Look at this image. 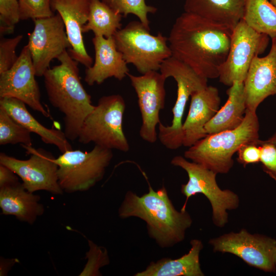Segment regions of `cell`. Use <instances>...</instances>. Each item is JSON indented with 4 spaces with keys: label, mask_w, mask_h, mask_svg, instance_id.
<instances>
[{
    "label": "cell",
    "mask_w": 276,
    "mask_h": 276,
    "mask_svg": "<svg viewBox=\"0 0 276 276\" xmlns=\"http://www.w3.org/2000/svg\"><path fill=\"white\" fill-rule=\"evenodd\" d=\"M226 94V103L204 127L208 135L235 129L244 120L246 106L243 82H234Z\"/></svg>",
    "instance_id": "cell-23"
},
{
    "label": "cell",
    "mask_w": 276,
    "mask_h": 276,
    "mask_svg": "<svg viewBox=\"0 0 276 276\" xmlns=\"http://www.w3.org/2000/svg\"><path fill=\"white\" fill-rule=\"evenodd\" d=\"M189 251L176 259L163 258L151 262L145 270L135 276H203L199 262L200 251L203 247L201 241L192 240Z\"/></svg>",
    "instance_id": "cell-24"
},
{
    "label": "cell",
    "mask_w": 276,
    "mask_h": 276,
    "mask_svg": "<svg viewBox=\"0 0 276 276\" xmlns=\"http://www.w3.org/2000/svg\"><path fill=\"white\" fill-rule=\"evenodd\" d=\"M242 19L257 32L276 37V9L269 0H246Z\"/></svg>",
    "instance_id": "cell-26"
},
{
    "label": "cell",
    "mask_w": 276,
    "mask_h": 276,
    "mask_svg": "<svg viewBox=\"0 0 276 276\" xmlns=\"http://www.w3.org/2000/svg\"><path fill=\"white\" fill-rule=\"evenodd\" d=\"M31 132L0 107V145L16 144L32 146Z\"/></svg>",
    "instance_id": "cell-27"
},
{
    "label": "cell",
    "mask_w": 276,
    "mask_h": 276,
    "mask_svg": "<svg viewBox=\"0 0 276 276\" xmlns=\"http://www.w3.org/2000/svg\"><path fill=\"white\" fill-rule=\"evenodd\" d=\"M213 251L233 254L248 265L266 272L276 270V240L243 228L211 239Z\"/></svg>",
    "instance_id": "cell-11"
},
{
    "label": "cell",
    "mask_w": 276,
    "mask_h": 276,
    "mask_svg": "<svg viewBox=\"0 0 276 276\" xmlns=\"http://www.w3.org/2000/svg\"><path fill=\"white\" fill-rule=\"evenodd\" d=\"M22 38V35L10 38L1 37L0 74L9 70L17 61L18 56L16 54V49Z\"/></svg>",
    "instance_id": "cell-32"
},
{
    "label": "cell",
    "mask_w": 276,
    "mask_h": 276,
    "mask_svg": "<svg viewBox=\"0 0 276 276\" xmlns=\"http://www.w3.org/2000/svg\"><path fill=\"white\" fill-rule=\"evenodd\" d=\"M259 130L256 111L246 109L240 126L232 130L207 135L189 147L184 157L217 174L227 173L234 165V154L242 145L248 143L257 145Z\"/></svg>",
    "instance_id": "cell-4"
},
{
    "label": "cell",
    "mask_w": 276,
    "mask_h": 276,
    "mask_svg": "<svg viewBox=\"0 0 276 276\" xmlns=\"http://www.w3.org/2000/svg\"><path fill=\"white\" fill-rule=\"evenodd\" d=\"M17 175L7 167L0 164V188L19 182Z\"/></svg>",
    "instance_id": "cell-35"
},
{
    "label": "cell",
    "mask_w": 276,
    "mask_h": 276,
    "mask_svg": "<svg viewBox=\"0 0 276 276\" xmlns=\"http://www.w3.org/2000/svg\"><path fill=\"white\" fill-rule=\"evenodd\" d=\"M238 162L245 167L249 164L260 162L261 149L260 146L254 143L242 145L237 151Z\"/></svg>",
    "instance_id": "cell-34"
},
{
    "label": "cell",
    "mask_w": 276,
    "mask_h": 276,
    "mask_svg": "<svg viewBox=\"0 0 276 276\" xmlns=\"http://www.w3.org/2000/svg\"><path fill=\"white\" fill-rule=\"evenodd\" d=\"M90 0H51L52 10L58 13L64 24L71 48L68 52L78 63L90 67L93 59L87 52L82 36L87 21Z\"/></svg>",
    "instance_id": "cell-16"
},
{
    "label": "cell",
    "mask_w": 276,
    "mask_h": 276,
    "mask_svg": "<svg viewBox=\"0 0 276 276\" xmlns=\"http://www.w3.org/2000/svg\"><path fill=\"white\" fill-rule=\"evenodd\" d=\"M159 71L166 79L172 77L177 83V98L172 109V123L165 126L160 122L158 125V138L160 143L167 148L175 150L182 146V118L189 98L194 93L205 88L208 79L172 56L162 63Z\"/></svg>",
    "instance_id": "cell-8"
},
{
    "label": "cell",
    "mask_w": 276,
    "mask_h": 276,
    "mask_svg": "<svg viewBox=\"0 0 276 276\" xmlns=\"http://www.w3.org/2000/svg\"><path fill=\"white\" fill-rule=\"evenodd\" d=\"M257 144L261 149L260 162L263 170L276 181V146L260 140Z\"/></svg>",
    "instance_id": "cell-33"
},
{
    "label": "cell",
    "mask_w": 276,
    "mask_h": 276,
    "mask_svg": "<svg viewBox=\"0 0 276 276\" xmlns=\"http://www.w3.org/2000/svg\"><path fill=\"white\" fill-rule=\"evenodd\" d=\"M122 218L136 217L144 220L150 237L162 247L182 241L192 219L186 210L177 211L163 187L157 191L149 186V192L139 196L131 191L125 195L119 209Z\"/></svg>",
    "instance_id": "cell-2"
},
{
    "label": "cell",
    "mask_w": 276,
    "mask_h": 276,
    "mask_svg": "<svg viewBox=\"0 0 276 276\" xmlns=\"http://www.w3.org/2000/svg\"><path fill=\"white\" fill-rule=\"evenodd\" d=\"M20 20L48 17L54 15L51 0H18Z\"/></svg>",
    "instance_id": "cell-30"
},
{
    "label": "cell",
    "mask_w": 276,
    "mask_h": 276,
    "mask_svg": "<svg viewBox=\"0 0 276 276\" xmlns=\"http://www.w3.org/2000/svg\"><path fill=\"white\" fill-rule=\"evenodd\" d=\"M264 142L271 143L276 146V132L268 140L264 141Z\"/></svg>",
    "instance_id": "cell-37"
},
{
    "label": "cell",
    "mask_w": 276,
    "mask_h": 276,
    "mask_svg": "<svg viewBox=\"0 0 276 276\" xmlns=\"http://www.w3.org/2000/svg\"><path fill=\"white\" fill-rule=\"evenodd\" d=\"M268 54L253 59L243 82L246 109L256 111L270 96L276 95V37Z\"/></svg>",
    "instance_id": "cell-17"
},
{
    "label": "cell",
    "mask_w": 276,
    "mask_h": 276,
    "mask_svg": "<svg viewBox=\"0 0 276 276\" xmlns=\"http://www.w3.org/2000/svg\"><path fill=\"white\" fill-rule=\"evenodd\" d=\"M171 164L185 170L189 177L187 183L181 185V193L186 197L181 210H186V203L190 197L201 193L211 204L214 224L219 227H224L228 222L227 211L236 210L239 205L238 195L230 190L221 189L216 181L217 174L201 164L189 162L180 155L174 156Z\"/></svg>",
    "instance_id": "cell-9"
},
{
    "label": "cell",
    "mask_w": 276,
    "mask_h": 276,
    "mask_svg": "<svg viewBox=\"0 0 276 276\" xmlns=\"http://www.w3.org/2000/svg\"><path fill=\"white\" fill-rule=\"evenodd\" d=\"M111 149L95 145L89 152L70 150L54 159L60 186L67 193L85 191L101 180L113 157Z\"/></svg>",
    "instance_id": "cell-7"
},
{
    "label": "cell",
    "mask_w": 276,
    "mask_h": 276,
    "mask_svg": "<svg viewBox=\"0 0 276 276\" xmlns=\"http://www.w3.org/2000/svg\"><path fill=\"white\" fill-rule=\"evenodd\" d=\"M17 262L15 259H1L0 275H6L11 267Z\"/></svg>",
    "instance_id": "cell-36"
},
{
    "label": "cell",
    "mask_w": 276,
    "mask_h": 276,
    "mask_svg": "<svg viewBox=\"0 0 276 276\" xmlns=\"http://www.w3.org/2000/svg\"><path fill=\"white\" fill-rule=\"evenodd\" d=\"M140 21H132L113 36L117 48L127 64L141 74L159 70L162 63L172 56L168 38L160 33L153 35Z\"/></svg>",
    "instance_id": "cell-6"
},
{
    "label": "cell",
    "mask_w": 276,
    "mask_h": 276,
    "mask_svg": "<svg viewBox=\"0 0 276 276\" xmlns=\"http://www.w3.org/2000/svg\"><path fill=\"white\" fill-rule=\"evenodd\" d=\"M28 44L24 46L15 63L0 74V98L12 97L24 102L34 110L50 118L41 103L40 91Z\"/></svg>",
    "instance_id": "cell-15"
},
{
    "label": "cell",
    "mask_w": 276,
    "mask_h": 276,
    "mask_svg": "<svg viewBox=\"0 0 276 276\" xmlns=\"http://www.w3.org/2000/svg\"><path fill=\"white\" fill-rule=\"evenodd\" d=\"M232 32L228 28L184 12L176 19L168 37L172 56L207 79L218 78L228 53Z\"/></svg>",
    "instance_id": "cell-1"
},
{
    "label": "cell",
    "mask_w": 276,
    "mask_h": 276,
    "mask_svg": "<svg viewBox=\"0 0 276 276\" xmlns=\"http://www.w3.org/2000/svg\"><path fill=\"white\" fill-rule=\"evenodd\" d=\"M26 105L24 102L15 98H0V107L31 133L38 135L43 142L55 145L61 153L73 149L64 132L48 128L42 125L30 113Z\"/></svg>",
    "instance_id": "cell-22"
},
{
    "label": "cell",
    "mask_w": 276,
    "mask_h": 276,
    "mask_svg": "<svg viewBox=\"0 0 276 276\" xmlns=\"http://www.w3.org/2000/svg\"><path fill=\"white\" fill-rule=\"evenodd\" d=\"M20 20L18 0H0L1 37L13 33Z\"/></svg>",
    "instance_id": "cell-29"
},
{
    "label": "cell",
    "mask_w": 276,
    "mask_h": 276,
    "mask_svg": "<svg viewBox=\"0 0 276 276\" xmlns=\"http://www.w3.org/2000/svg\"><path fill=\"white\" fill-rule=\"evenodd\" d=\"M127 76L136 94L141 114L140 135L144 141L154 143L158 137L156 128L160 122L159 112L165 107L166 78L156 71L139 76L128 73Z\"/></svg>",
    "instance_id": "cell-14"
},
{
    "label": "cell",
    "mask_w": 276,
    "mask_h": 276,
    "mask_svg": "<svg viewBox=\"0 0 276 276\" xmlns=\"http://www.w3.org/2000/svg\"><path fill=\"white\" fill-rule=\"evenodd\" d=\"M246 0H185V12L232 30L243 18Z\"/></svg>",
    "instance_id": "cell-21"
},
{
    "label": "cell",
    "mask_w": 276,
    "mask_h": 276,
    "mask_svg": "<svg viewBox=\"0 0 276 276\" xmlns=\"http://www.w3.org/2000/svg\"><path fill=\"white\" fill-rule=\"evenodd\" d=\"M125 108V100L120 95L101 97L83 123L78 137L79 143L93 142L111 150L128 151L130 146L123 129Z\"/></svg>",
    "instance_id": "cell-5"
},
{
    "label": "cell",
    "mask_w": 276,
    "mask_h": 276,
    "mask_svg": "<svg viewBox=\"0 0 276 276\" xmlns=\"http://www.w3.org/2000/svg\"><path fill=\"white\" fill-rule=\"evenodd\" d=\"M39 195L27 190L19 182L0 188L2 214L12 215L19 221L33 224L44 212Z\"/></svg>",
    "instance_id": "cell-20"
},
{
    "label": "cell",
    "mask_w": 276,
    "mask_h": 276,
    "mask_svg": "<svg viewBox=\"0 0 276 276\" xmlns=\"http://www.w3.org/2000/svg\"><path fill=\"white\" fill-rule=\"evenodd\" d=\"M57 59L60 64L49 68L43 75L44 86L50 103L64 114L66 137L74 141L95 106L81 83L78 62L67 50Z\"/></svg>",
    "instance_id": "cell-3"
},
{
    "label": "cell",
    "mask_w": 276,
    "mask_h": 276,
    "mask_svg": "<svg viewBox=\"0 0 276 276\" xmlns=\"http://www.w3.org/2000/svg\"><path fill=\"white\" fill-rule=\"evenodd\" d=\"M122 17L101 0H90L88 19L83 33L92 31L95 36H113L121 29Z\"/></svg>",
    "instance_id": "cell-25"
},
{
    "label": "cell",
    "mask_w": 276,
    "mask_h": 276,
    "mask_svg": "<svg viewBox=\"0 0 276 276\" xmlns=\"http://www.w3.org/2000/svg\"><path fill=\"white\" fill-rule=\"evenodd\" d=\"M220 102L218 89L212 86L191 95L189 112L182 124V146L190 147L208 135L204 127L219 109Z\"/></svg>",
    "instance_id": "cell-18"
},
{
    "label": "cell",
    "mask_w": 276,
    "mask_h": 276,
    "mask_svg": "<svg viewBox=\"0 0 276 276\" xmlns=\"http://www.w3.org/2000/svg\"><path fill=\"white\" fill-rule=\"evenodd\" d=\"M21 146L30 154L28 159H19L2 152L0 164L12 170L20 178L24 188L31 193L44 190L53 194H62L63 191L58 181V166L53 156L43 149Z\"/></svg>",
    "instance_id": "cell-12"
},
{
    "label": "cell",
    "mask_w": 276,
    "mask_h": 276,
    "mask_svg": "<svg viewBox=\"0 0 276 276\" xmlns=\"http://www.w3.org/2000/svg\"><path fill=\"white\" fill-rule=\"evenodd\" d=\"M33 21L34 29L29 34L27 44L36 76L41 77L50 68L51 62L71 49V45L64 24L58 13Z\"/></svg>",
    "instance_id": "cell-13"
},
{
    "label": "cell",
    "mask_w": 276,
    "mask_h": 276,
    "mask_svg": "<svg viewBox=\"0 0 276 276\" xmlns=\"http://www.w3.org/2000/svg\"><path fill=\"white\" fill-rule=\"evenodd\" d=\"M89 250L86 254L87 262L79 275H100L99 268L109 263L106 249H102L92 241L88 240Z\"/></svg>",
    "instance_id": "cell-31"
},
{
    "label": "cell",
    "mask_w": 276,
    "mask_h": 276,
    "mask_svg": "<svg viewBox=\"0 0 276 276\" xmlns=\"http://www.w3.org/2000/svg\"><path fill=\"white\" fill-rule=\"evenodd\" d=\"M113 10L121 14L123 17L129 14L135 15L148 29L150 21L148 13H155L157 8L148 5L145 0H101Z\"/></svg>",
    "instance_id": "cell-28"
},
{
    "label": "cell",
    "mask_w": 276,
    "mask_h": 276,
    "mask_svg": "<svg viewBox=\"0 0 276 276\" xmlns=\"http://www.w3.org/2000/svg\"><path fill=\"white\" fill-rule=\"evenodd\" d=\"M269 37L240 20L233 30L227 56L219 69V81L228 86L243 82L254 57L267 48Z\"/></svg>",
    "instance_id": "cell-10"
},
{
    "label": "cell",
    "mask_w": 276,
    "mask_h": 276,
    "mask_svg": "<svg viewBox=\"0 0 276 276\" xmlns=\"http://www.w3.org/2000/svg\"><path fill=\"white\" fill-rule=\"evenodd\" d=\"M95 62L85 71L84 81L90 86L101 84L109 78L122 80L129 73L127 63L118 51L113 36H95L92 39Z\"/></svg>",
    "instance_id": "cell-19"
},
{
    "label": "cell",
    "mask_w": 276,
    "mask_h": 276,
    "mask_svg": "<svg viewBox=\"0 0 276 276\" xmlns=\"http://www.w3.org/2000/svg\"><path fill=\"white\" fill-rule=\"evenodd\" d=\"M269 1L276 9V0H269Z\"/></svg>",
    "instance_id": "cell-38"
}]
</instances>
